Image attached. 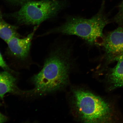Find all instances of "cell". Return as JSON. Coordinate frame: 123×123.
I'll use <instances>...</instances> for the list:
<instances>
[{"label": "cell", "instance_id": "6da1fadb", "mask_svg": "<svg viewBox=\"0 0 123 123\" xmlns=\"http://www.w3.org/2000/svg\"><path fill=\"white\" fill-rule=\"evenodd\" d=\"M71 50L63 47L52 52L41 71L33 78V92L40 95L51 93L65 87L68 83L71 62Z\"/></svg>", "mask_w": 123, "mask_h": 123}, {"label": "cell", "instance_id": "7a4b0ae2", "mask_svg": "<svg viewBox=\"0 0 123 123\" xmlns=\"http://www.w3.org/2000/svg\"><path fill=\"white\" fill-rule=\"evenodd\" d=\"M73 103L81 120L87 123H111L120 120L115 106L92 92L81 89L73 91Z\"/></svg>", "mask_w": 123, "mask_h": 123}, {"label": "cell", "instance_id": "3957f363", "mask_svg": "<svg viewBox=\"0 0 123 123\" xmlns=\"http://www.w3.org/2000/svg\"><path fill=\"white\" fill-rule=\"evenodd\" d=\"M105 3V0H103L99 11L92 18H69L62 25L49 33L76 35L90 45L101 46L104 37V29L111 22L110 20L104 13Z\"/></svg>", "mask_w": 123, "mask_h": 123}, {"label": "cell", "instance_id": "277c9868", "mask_svg": "<svg viewBox=\"0 0 123 123\" xmlns=\"http://www.w3.org/2000/svg\"><path fill=\"white\" fill-rule=\"evenodd\" d=\"M67 3V1L61 0L27 1L10 16L20 24L38 26L56 16L66 6Z\"/></svg>", "mask_w": 123, "mask_h": 123}, {"label": "cell", "instance_id": "5b68a950", "mask_svg": "<svg viewBox=\"0 0 123 123\" xmlns=\"http://www.w3.org/2000/svg\"><path fill=\"white\" fill-rule=\"evenodd\" d=\"M101 46L104 52L103 59L106 66L115 62L117 57L123 54V27L119 26L104 35Z\"/></svg>", "mask_w": 123, "mask_h": 123}, {"label": "cell", "instance_id": "8992f818", "mask_svg": "<svg viewBox=\"0 0 123 123\" xmlns=\"http://www.w3.org/2000/svg\"><path fill=\"white\" fill-rule=\"evenodd\" d=\"M38 26L35 27L31 33L26 37L12 38L7 43L9 53L15 58L24 59L26 58L30 53L32 39Z\"/></svg>", "mask_w": 123, "mask_h": 123}, {"label": "cell", "instance_id": "52a82bcc", "mask_svg": "<svg viewBox=\"0 0 123 123\" xmlns=\"http://www.w3.org/2000/svg\"><path fill=\"white\" fill-rule=\"evenodd\" d=\"M117 64L114 67L108 69L105 76L108 90L111 91L123 87V54L115 58Z\"/></svg>", "mask_w": 123, "mask_h": 123}, {"label": "cell", "instance_id": "ba28073f", "mask_svg": "<svg viewBox=\"0 0 123 123\" xmlns=\"http://www.w3.org/2000/svg\"><path fill=\"white\" fill-rule=\"evenodd\" d=\"M16 80L7 71L0 72V98L3 99L6 94L13 93L17 89Z\"/></svg>", "mask_w": 123, "mask_h": 123}, {"label": "cell", "instance_id": "9c48e42d", "mask_svg": "<svg viewBox=\"0 0 123 123\" xmlns=\"http://www.w3.org/2000/svg\"><path fill=\"white\" fill-rule=\"evenodd\" d=\"M18 27L11 25L4 20L2 13L0 11V38L7 43L15 37H20L18 33Z\"/></svg>", "mask_w": 123, "mask_h": 123}, {"label": "cell", "instance_id": "30bf717a", "mask_svg": "<svg viewBox=\"0 0 123 123\" xmlns=\"http://www.w3.org/2000/svg\"><path fill=\"white\" fill-rule=\"evenodd\" d=\"M119 10L113 20L120 26L123 27V0L119 6Z\"/></svg>", "mask_w": 123, "mask_h": 123}, {"label": "cell", "instance_id": "8fae6325", "mask_svg": "<svg viewBox=\"0 0 123 123\" xmlns=\"http://www.w3.org/2000/svg\"><path fill=\"white\" fill-rule=\"evenodd\" d=\"M0 67L6 70H11L4 61L0 52Z\"/></svg>", "mask_w": 123, "mask_h": 123}, {"label": "cell", "instance_id": "7c38bea8", "mask_svg": "<svg viewBox=\"0 0 123 123\" xmlns=\"http://www.w3.org/2000/svg\"><path fill=\"white\" fill-rule=\"evenodd\" d=\"M6 117L0 113V123H4L7 121Z\"/></svg>", "mask_w": 123, "mask_h": 123}, {"label": "cell", "instance_id": "4fadbf2b", "mask_svg": "<svg viewBox=\"0 0 123 123\" xmlns=\"http://www.w3.org/2000/svg\"><path fill=\"white\" fill-rule=\"evenodd\" d=\"M8 0L13 2L21 3L25 2L26 0Z\"/></svg>", "mask_w": 123, "mask_h": 123}, {"label": "cell", "instance_id": "5bb4252c", "mask_svg": "<svg viewBox=\"0 0 123 123\" xmlns=\"http://www.w3.org/2000/svg\"><path fill=\"white\" fill-rule=\"evenodd\" d=\"M1 104H0V106H1Z\"/></svg>", "mask_w": 123, "mask_h": 123}]
</instances>
